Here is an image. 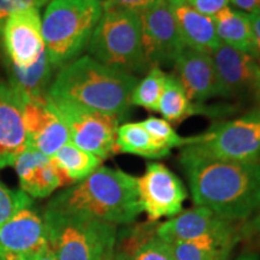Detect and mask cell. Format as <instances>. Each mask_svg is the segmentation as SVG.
Segmentation results:
<instances>
[{"mask_svg":"<svg viewBox=\"0 0 260 260\" xmlns=\"http://www.w3.org/2000/svg\"><path fill=\"white\" fill-rule=\"evenodd\" d=\"M180 162L197 206L229 222L246 220L260 210V160H222L188 145Z\"/></svg>","mask_w":260,"mask_h":260,"instance_id":"6da1fadb","label":"cell"},{"mask_svg":"<svg viewBox=\"0 0 260 260\" xmlns=\"http://www.w3.org/2000/svg\"><path fill=\"white\" fill-rule=\"evenodd\" d=\"M138 82V76L83 56L60 68L48 95L124 119L132 106L130 96Z\"/></svg>","mask_w":260,"mask_h":260,"instance_id":"7a4b0ae2","label":"cell"},{"mask_svg":"<svg viewBox=\"0 0 260 260\" xmlns=\"http://www.w3.org/2000/svg\"><path fill=\"white\" fill-rule=\"evenodd\" d=\"M136 180L138 177L122 170L99 167L84 180L54 197L47 207L115 225L130 224L142 212Z\"/></svg>","mask_w":260,"mask_h":260,"instance_id":"3957f363","label":"cell"},{"mask_svg":"<svg viewBox=\"0 0 260 260\" xmlns=\"http://www.w3.org/2000/svg\"><path fill=\"white\" fill-rule=\"evenodd\" d=\"M103 6L93 0H51L41 19L45 51L52 67L63 68L88 45Z\"/></svg>","mask_w":260,"mask_h":260,"instance_id":"277c9868","label":"cell"},{"mask_svg":"<svg viewBox=\"0 0 260 260\" xmlns=\"http://www.w3.org/2000/svg\"><path fill=\"white\" fill-rule=\"evenodd\" d=\"M44 222L58 260H106L116 248L115 224L48 207Z\"/></svg>","mask_w":260,"mask_h":260,"instance_id":"5b68a950","label":"cell"},{"mask_svg":"<svg viewBox=\"0 0 260 260\" xmlns=\"http://www.w3.org/2000/svg\"><path fill=\"white\" fill-rule=\"evenodd\" d=\"M87 51L99 63L134 76L147 74L151 69L142 47L141 18L138 12L104 11Z\"/></svg>","mask_w":260,"mask_h":260,"instance_id":"8992f818","label":"cell"},{"mask_svg":"<svg viewBox=\"0 0 260 260\" xmlns=\"http://www.w3.org/2000/svg\"><path fill=\"white\" fill-rule=\"evenodd\" d=\"M190 146L222 160H260V109L193 136Z\"/></svg>","mask_w":260,"mask_h":260,"instance_id":"52a82bcc","label":"cell"},{"mask_svg":"<svg viewBox=\"0 0 260 260\" xmlns=\"http://www.w3.org/2000/svg\"><path fill=\"white\" fill-rule=\"evenodd\" d=\"M52 102L67 125L71 144L103 160L118 152L117 129L122 119L67 100L52 99Z\"/></svg>","mask_w":260,"mask_h":260,"instance_id":"ba28073f","label":"cell"},{"mask_svg":"<svg viewBox=\"0 0 260 260\" xmlns=\"http://www.w3.org/2000/svg\"><path fill=\"white\" fill-rule=\"evenodd\" d=\"M141 40L149 67H171L186 47L170 3L157 0L140 14Z\"/></svg>","mask_w":260,"mask_h":260,"instance_id":"9c48e42d","label":"cell"},{"mask_svg":"<svg viewBox=\"0 0 260 260\" xmlns=\"http://www.w3.org/2000/svg\"><path fill=\"white\" fill-rule=\"evenodd\" d=\"M139 200L149 222L182 212L187 190L176 175L160 162H149L145 174L136 180Z\"/></svg>","mask_w":260,"mask_h":260,"instance_id":"30bf717a","label":"cell"},{"mask_svg":"<svg viewBox=\"0 0 260 260\" xmlns=\"http://www.w3.org/2000/svg\"><path fill=\"white\" fill-rule=\"evenodd\" d=\"M22 103L27 146L52 157L65 144L70 142L67 125L48 94L22 99Z\"/></svg>","mask_w":260,"mask_h":260,"instance_id":"8fae6325","label":"cell"},{"mask_svg":"<svg viewBox=\"0 0 260 260\" xmlns=\"http://www.w3.org/2000/svg\"><path fill=\"white\" fill-rule=\"evenodd\" d=\"M2 39L12 64L19 68L34 64L45 51L39 9H25L12 15L6 21Z\"/></svg>","mask_w":260,"mask_h":260,"instance_id":"7c38bea8","label":"cell"},{"mask_svg":"<svg viewBox=\"0 0 260 260\" xmlns=\"http://www.w3.org/2000/svg\"><path fill=\"white\" fill-rule=\"evenodd\" d=\"M157 235L168 243L194 242L199 240L237 235L234 222L217 216L206 207L180 212L157 228Z\"/></svg>","mask_w":260,"mask_h":260,"instance_id":"4fadbf2b","label":"cell"},{"mask_svg":"<svg viewBox=\"0 0 260 260\" xmlns=\"http://www.w3.org/2000/svg\"><path fill=\"white\" fill-rule=\"evenodd\" d=\"M177 80L180 81L191 102H203L222 95L218 75L211 53L184 47L176 63Z\"/></svg>","mask_w":260,"mask_h":260,"instance_id":"5bb4252c","label":"cell"},{"mask_svg":"<svg viewBox=\"0 0 260 260\" xmlns=\"http://www.w3.org/2000/svg\"><path fill=\"white\" fill-rule=\"evenodd\" d=\"M211 56L218 75L223 96H240L254 93L260 64L252 54L220 42Z\"/></svg>","mask_w":260,"mask_h":260,"instance_id":"9a60e30c","label":"cell"},{"mask_svg":"<svg viewBox=\"0 0 260 260\" xmlns=\"http://www.w3.org/2000/svg\"><path fill=\"white\" fill-rule=\"evenodd\" d=\"M48 245L44 218L30 207L17 213L0 226V251L31 260Z\"/></svg>","mask_w":260,"mask_h":260,"instance_id":"2e32d148","label":"cell"},{"mask_svg":"<svg viewBox=\"0 0 260 260\" xmlns=\"http://www.w3.org/2000/svg\"><path fill=\"white\" fill-rule=\"evenodd\" d=\"M25 147L23 103L10 83L0 80V169L14 165Z\"/></svg>","mask_w":260,"mask_h":260,"instance_id":"e0dca14e","label":"cell"},{"mask_svg":"<svg viewBox=\"0 0 260 260\" xmlns=\"http://www.w3.org/2000/svg\"><path fill=\"white\" fill-rule=\"evenodd\" d=\"M170 5L178 31L187 47L212 53L219 46L220 40L212 17L200 14L184 0H175Z\"/></svg>","mask_w":260,"mask_h":260,"instance_id":"ac0fdd59","label":"cell"},{"mask_svg":"<svg viewBox=\"0 0 260 260\" xmlns=\"http://www.w3.org/2000/svg\"><path fill=\"white\" fill-rule=\"evenodd\" d=\"M10 86L19 94L22 99L44 96L48 94L52 71L54 68L48 60L46 51L42 52L40 58L28 68L16 67L6 58Z\"/></svg>","mask_w":260,"mask_h":260,"instance_id":"d6986e66","label":"cell"},{"mask_svg":"<svg viewBox=\"0 0 260 260\" xmlns=\"http://www.w3.org/2000/svg\"><path fill=\"white\" fill-rule=\"evenodd\" d=\"M212 18L222 44L246 53H253L252 29L248 15L226 6Z\"/></svg>","mask_w":260,"mask_h":260,"instance_id":"ffe728a7","label":"cell"},{"mask_svg":"<svg viewBox=\"0 0 260 260\" xmlns=\"http://www.w3.org/2000/svg\"><path fill=\"white\" fill-rule=\"evenodd\" d=\"M117 151L148 159H160L170 154L171 149L153 139L141 122H126L117 129Z\"/></svg>","mask_w":260,"mask_h":260,"instance_id":"44dd1931","label":"cell"},{"mask_svg":"<svg viewBox=\"0 0 260 260\" xmlns=\"http://www.w3.org/2000/svg\"><path fill=\"white\" fill-rule=\"evenodd\" d=\"M200 104H194L188 98L180 81L175 75H167L164 88L159 100L158 112L169 123L181 122L188 117L205 113Z\"/></svg>","mask_w":260,"mask_h":260,"instance_id":"7402d4cb","label":"cell"},{"mask_svg":"<svg viewBox=\"0 0 260 260\" xmlns=\"http://www.w3.org/2000/svg\"><path fill=\"white\" fill-rule=\"evenodd\" d=\"M239 236L213 237L194 242L170 243L176 260H226Z\"/></svg>","mask_w":260,"mask_h":260,"instance_id":"603a6c76","label":"cell"},{"mask_svg":"<svg viewBox=\"0 0 260 260\" xmlns=\"http://www.w3.org/2000/svg\"><path fill=\"white\" fill-rule=\"evenodd\" d=\"M58 169L67 176L70 183L80 182L89 176L102 165L103 159L68 142L51 157Z\"/></svg>","mask_w":260,"mask_h":260,"instance_id":"cb8c5ba5","label":"cell"},{"mask_svg":"<svg viewBox=\"0 0 260 260\" xmlns=\"http://www.w3.org/2000/svg\"><path fill=\"white\" fill-rule=\"evenodd\" d=\"M167 74L159 67H152L142 80H139L133 89L130 103L148 111H158L162 88H164Z\"/></svg>","mask_w":260,"mask_h":260,"instance_id":"d4e9b609","label":"cell"},{"mask_svg":"<svg viewBox=\"0 0 260 260\" xmlns=\"http://www.w3.org/2000/svg\"><path fill=\"white\" fill-rule=\"evenodd\" d=\"M141 124L159 144L170 149L174 147H184V146L190 145L191 142V138H183L178 135L170 123L165 121L164 118L148 117L147 119L141 122Z\"/></svg>","mask_w":260,"mask_h":260,"instance_id":"484cf974","label":"cell"},{"mask_svg":"<svg viewBox=\"0 0 260 260\" xmlns=\"http://www.w3.org/2000/svg\"><path fill=\"white\" fill-rule=\"evenodd\" d=\"M32 201L23 190H11L0 182V226L18 211L30 207Z\"/></svg>","mask_w":260,"mask_h":260,"instance_id":"4316f807","label":"cell"},{"mask_svg":"<svg viewBox=\"0 0 260 260\" xmlns=\"http://www.w3.org/2000/svg\"><path fill=\"white\" fill-rule=\"evenodd\" d=\"M130 258L132 260H176L170 243L160 239L157 233L142 242Z\"/></svg>","mask_w":260,"mask_h":260,"instance_id":"83f0119b","label":"cell"},{"mask_svg":"<svg viewBox=\"0 0 260 260\" xmlns=\"http://www.w3.org/2000/svg\"><path fill=\"white\" fill-rule=\"evenodd\" d=\"M51 0H0V39L3 38L6 21L16 12L25 9H40Z\"/></svg>","mask_w":260,"mask_h":260,"instance_id":"f1b7e54d","label":"cell"},{"mask_svg":"<svg viewBox=\"0 0 260 260\" xmlns=\"http://www.w3.org/2000/svg\"><path fill=\"white\" fill-rule=\"evenodd\" d=\"M157 0H107L104 3L103 11L109 10H126L141 14L146 9H148Z\"/></svg>","mask_w":260,"mask_h":260,"instance_id":"f546056e","label":"cell"},{"mask_svg":"<svg viewBox=\"0 0 260 260\" xmlns=\"http://www.w3.org/2000/svg\"><path fill=\"white\" fill-rule=\"evenodd\" d=\"M184 2L200 14L210 17H213L217 12L230 4V0H184Z\"/></svg>","mask_w":260,"mask_h":260,"instance_id":"4dcf8cb0","label":"cell"},{"mask_svg":"<svg viewBox=\"0 0 260 260\" xmlns=\"http://www.w3.org/2000/svg\"><path fill=\"white\" fill-rule=\"evenodd\" d=\"M252 29L253 53L252 56L260 61V14H247Z\"/></svg>","mask_w":260,"mask_h":260,"instance_id":"1f68e13d","label":"cell"},{"mask_svg":"<svg viewBox=\"0 0 260 260\" xmlns=\"http://www.w3.org/2000/svg\"><path fill=\"white\" fill-rule=\"evenodd\" d=\"M230 3L245 14H260V0H230Z\"/></svg>","mask_w":260,"mask_h":260,"instance_id":"d6a6232c","label":"cell"},{"mask_svg":"<svg viewBox=\"0 0 260 260\" xmlns=\"http://www.w3.org/2000/svg\"><path fill=\"white\" fill-rule=\"evenodd\" d=\"M31 260H58L56 253L53 252V249L51 248L50 243L45 247L44 249H41L37 255L34 256Z\"/></svg>","mask_w":260,"mask_h":260,"instance_id":"836d02e7","label":"cell"},{"mask_svg":"<svg viewBox=\"0 0 260 260\" xmlns=\"http://www.w3.org/2000/svg\"><path fill=\"white\" fill-rule=\"evenodd\" d=\"M247 230L249 233H260V212L249 222Z\"/></svg>","mask_w":260,"mask_h":260,"instance_id":"e575fe53","label":"cell"},{"mask_svg":"<svg viewBox=\"0 0 260 260\" xmlns=\"http://www.w3.org/2000/svg\"><path fill=\"white\" fill-rule=\"evenodd\" d=\"M106 260H132V258H130V256L126 254V253L115 248V251H113L112 254L110 255Z\"/></svg>","mask_w":260,"mask_h":260,"instance_id":"d590c367","label":"cell"},{"mask_svg":"<svg viewBox=\"0 0 260 260\" xmlns=\"http://www.w3.org/2000/svg\"><path fill=\"white\" fill-rule=\"evenodd\" d=\"M0 260H27V259L21 255L14 254V253L0 251Z\"/></svg>","mask_w":260,"mask_h":260,"instance_id":"8d00e7d4","label":"cell"},{"mask_svg":"<svg viewBox=\"0 0 260 260\" xmlns=\"http://www.w3.org/2000/svg\"><path fill=\"white\" fill-rule=\"evenodd\" d=\"M254 95L259 103V109H260V65H259V73H258V79H256V86L254 90Z\"/></svg>","mask_w":260,"mask_h":260,"instance_id":"74e56055","label":"cell"},{"mask_svg":"<svg viewBox=\"0 0 260 260\" xmlns=\"http://www.w3.org/2000/svg\"><path fill=\"white\" fill-rule=\"evenodd\" d=\"M236 260H260V256L256 254H243Z\"/></svg>","mask_w":260,"mask_h":260,"instance_id":"f35d334b","label":"cell"},{"mask_svg":"<svg viewBox=\"0 0 260 260\" xmlns=\"http://www.w3.org/2000/svg\"><path fill=\"white\" fill-rule=\"evenodd\" d=\"M93 2H96V3H99V4H104V3L105 2H107V0H93Z\"/></svg>","mask_w":260,"mask_h":260,"instance_id":"ab89813d","label":"cell"},{"mask_svg":"<svg viewBox=\"0 0 260 260\" xmlns=\"http://www.w3.org/2000/svg\"><path fill=\"white\" fill-rule=\"evenodd\" d=\"M165 2H168V3H170V4H171V3H174V2H175V0H165Z\"/></svg>","mask_w":260,"mask_h":260,"instance_id":"60d3db41","label":"cell"}]
</instances>
